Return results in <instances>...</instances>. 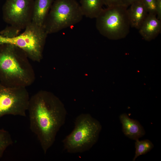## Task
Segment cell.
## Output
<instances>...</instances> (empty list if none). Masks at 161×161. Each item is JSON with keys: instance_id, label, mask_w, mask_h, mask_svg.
I'll return each mask as SVG.
<instances>
[{"instance_id": "1", "label": "cell", "mask_w": 161, "mask_h": 161, "mask_svg": "<svg viewBox=\"0 0 161 161\" xmlns=\"http://www.w3.org/2000/svg\"><path fill=\"white\" fill-rule=\"evenodd\" d=\"M27 111L30 129L37 136L46 154L65 123L66 110L62 102L53 93L40 90L30 97Z\"/></svg>"}, {"instance_id": "2", "label": "cell", "mask_w": 161, "mask_h": 161, "mask_svg": "<svg viewBox=\"0 0 161 161\" xmlns=\"http://www.w3.org/2000/svg\"><path fill=\"white\" fill-rule=\"evenodd\" d=\"M29 59L17 47L0 44V83L11 87L26 88L32 84L35 74Z\"/></svg>"}, {"instance_id": "3", "label": "cell", "mask_w": 161, "mask_h": 161, "mask_svg": "<svg viewBox=\"0 0 161 161\" xmlns=\"http://www.w3.org/2000/svg\"><path fill=\"white\" fill-rule=\"evenodd\" d=\"M101 129L100 122L90 114H79L75 120L74 129L63 140L65 149L70 153L89 150L97 141Z\"/></svg>"}, {"instance_id": "4", "label": "cell", "mask_w": 161, "mask_h": 161, "mask_svg": "<svg viewBox=\"0 0 161 161\" xmlns=\"http://www.w3.org/2000/svg\"><path fill=\"white\" fill-rule=\"evenodd\" d=\"M127 8L119 5L103 9L96 18V26L99 32L112 40L125 38L131 27Z\"/></svg>"}, {"instance_id": "5", "label": "cell", "mask_w": 161, "mask_h": 161, "mask_svg": "<svg viewBox=\"0 0 161 161\" xmlns=\"http://www.w3.org/2000/svg\"><path fill=\"white\" fill-rule=\"evenodd\" d=\"M83 16L76 0H54L44 27L48 34L55 33L77 24Z\"/></svg>"}, {"instance_id": "6", "label": "cell", "mask_w": 161, "mask_h": 161, "mask_svg": "<svg viewBox=\"0 0 161 161\" xmlns=\"http://www.w3.org/2000/svg\"><path fill=\"white\" fill-rule=\"evenodd\" d=\"M24 30L23 32L12 37H6L0 34V44L13 45L23 50L30 59L39 62L43 58L48 34L44 27L32 22Z\"/></svg>"}, {"instance_id": "7", "label": "cell", "mask_w": 161, "mask_h": 161, "mask_svg": "<svg viewBox=\"0 0 161 161\" xmlns=\"http://www.w3.org/2000/svg\"><path fill=\"white\" fill-rule=\"evenodd\" d=\"M34 0H6L2 7L3 18L9 26L0 32L6 37L19 34L32 21Z\"/></svg>"}, {"instance_id": "8", "label": "cell", "mask_w": 161, "mask_h": 161, "mask_svg": "<svg viewBox=\"0 0 161 161\" xmlns=\"http://www.w3.org/2000/svg\"><path fill=\"white\" fill-rule=\"evenodd\" d=\"M30 99L26 87H8L0 83V118L9 114L25 117Z\"/></svg>"}, {"instance_id": "9", "label": "cell", "mask_w": 161, "mask_h": 161, "mask_svg": "<svg viewBox=\"0 0 161 161\" xmlns=\"http://www.w3.org/2000/svg\"><path fill=\"white\" fill-rule=\"evenodd\" d=\"M138 30L145 40L150 41L160 33L161 20L157 18L156 15L148 13Z\"/></svg>"}, {"instance_id": "10", "label": "cell", "mask_w": 161, "mask_h": 161, "mask_svg": "<svg viewBox=\"0 0 161 161\" xmlns=\"http://www.w3.org/2000/svg\"><path fill=\"white\" fill-rule=\"evenodd\" d=\"M119 119L122 125L123 132L129 138L136 140L145 134V131L140 122L130 118L127 114H121Z\"/></svg>"}, {"instance_id": "11", "label": "cell", "mask_w": 161, "mask_h": 161, "mask_svg": "<svg viewBox=\"0 0 161 161\" xmlns=\"http://www.w3.org/2000/svg\"><path fill=\"white\" fill-rule=\"evenodd\" d=\"M127 9L131 27L139 29L148 13L142 0L137 1Z\"/></svg>"}, {"instance_id": "12", "label": "cell", "mask_w": 161, "mask_h": 161, "mask_svg": "<svg viewBox=\"0 0 161 161\" xmlns=\"http://www.w3.org/2000/svg\"><path fill=\"white\" fill-rule=\"evenodd\" d=\"M54 1H34L32 22L38 26L44 27L45 20Z\"/></svg>"}, {"instance_id": "13", "label": "cell", "mask_w": 161, "mask_h": 161, "mask_svg": "<svg viewBox=\"0 0 161 161\" xmlns=\"http://www.w3.org/2000/svg\"><path fill=\"white\" fill-rule=\"evenodd\" d=\"M103 0H80V9L84 16L96 18L101 12L104 5Z\"/></svg>"}, {"instance_id": "14", "label": "cell", "mask_w": 161, "mask_h": 161, "mask_svg": "<svg viewBox=\"0 0 161 161\" xmlns=\"http://www.w3.org/2000/svg\"><path fill=\"white\" fill-rule=\"evenodd\" d=\"M135 141V151L134 156L133 159V161H134L139 156L150 151L154 147L152 143L148 139L141 140H139L138 139Z\"/></svg>"}, {"instance_id": "15", "label": "cell", "mask_w": 161, "mask_h": 161, "mask_svg": "<svg viewBox=\"0 0 161 161\" xmlns=\"http://www.w3.org/2000/svg\"><path fill=\"white\" fill-rule=\"evenodd\" d=\"M13 143V140L9 132L0 129V159L7 148Z\"/></svg>"}, {"instance_id": "16", "label": "cell", "mask_w": 161, "mask_h": 161, "mask_svg": "<svg viewBox=\"0 0 161 161\" xmlns=\"http://www.w3.org/2000/svg\"><path fill=\"white\" fill-rule=\"evenodd\" d=\"M148 13L156 15L157 0H142Z\"/></svg>"}, {"instance_id": "17", "label": "cell", "mask_w": 161, "mask_h": 161, "mask_svg": "<svg viewBox=\"0 0 161 161\" xmlns=\"http://www.w3.org/2000/svg\"><path fill=\"white\" fill-rule=\"evenodd\" d=\"M103 1L104 4L107 7L123 5L122 0H103Z\"/></svg>"}, {"instance_id": "18", "label": "cell", "mask_w": 161, "mask_h": 161, "mask_svg": "<svg viewBox=\"0 0 161 161\" xmlns=\"http://www.w3.org/2000/svg\"><path fill=\"white\" fill-rule=\"evenodd\" d=\"M156 11L157 18L161 20V0H157Z\"/></svg>"}, {"instance_id": "19", "label": "cell", "mask_w": 161, "mask_h": 161, "mask_svg": "<svg viewBox=\"0 0 161 161\" xmlns=\"http://www.w3.org/2000/svg\"><path fill=\"white\" fill-rule=\"evenodd\" d=\"M139 0H122L123 4L128 7L134 2Z\"/></svg>"}]
</instances>
